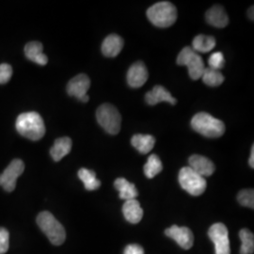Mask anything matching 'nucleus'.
<instances>
[{
	"mask_svg": "<svg viewBox=\"0 0 254 254\" xmlns=\"http://www.w3.org/2000/svg\"><path fill=\"white\" fill-rule=\"evenodd\" d=\"M16 130L21 136L30 140H39L46 134L45 122L41 115L34 111L20 114L15 124Z\"/></svg>",
	"mask_w": 254,
	"mask_h": 254,
	"instance_id": "obj_1",
	"label": "nucleus"
},
{
	"mask_svg": "<svg viewBox=\"0 0 254 254\" xmlns=\"http://www.w3.org/2000/svg\"><path fill=\"white\" fill-rule=\"evenodd\" d=\"M191 127L206 137H219L225 132L224 123L206 112L197 113L191 120Z\"/></svg>",
	"mask_w": 254,
	"mask_h": 254,
	"instance_id": "obj_2",
	"label": "nucleus"
},
{
	"mask_svg": "<svg viewBox=\"0 0 254 254\" xmlns=\"http://www.w3.org/2000/svg\"><path fill=\"white\" fill-rule=\"evenodd\" d=\"M147 17L155 27H171L177 20V9L169 1L157 2L148 9Z\"/></svg>",
	"mask_w": 254,
	"mask_h": 254,
	"instance_id": "obj_3",
	"label": "nucleus"
},
{
	"mask_svg": "<svg viewBox=\"0 0 254 254\" xmlns=\"http://www.w3.org/2000/svg\"><path fill=\"white\" fill-rule=\"evenodd\" d=\"M37 223L53 245L64 244L66 238L65 230L51 213L46 211L40 213L37 217Z\"/></svg>",
	"mask_w": 254,
	"mask_h": 254,
	"instance_id": "obj_4",
	"label": "nucleus"
},
{
	"mask_svg": "<svg viewBox=\"0 0 254 254\" xmlns=\"http://www.w3.org/2000/svg\"><path fill=\"white\" fill-rule=\"evenodd\" d=\"M96 119L102 128L110 135H117L120 132L122 117L114 106L103 104L96 111Z\"/></svg>",
	"mask_w": 254,
	"mask_h": 254,
	"instance_id": "obj_5",
	"label": "nucleus"
},
{
	"mask_svg": "<svg viewBox=\"0 0 254 254\" xmlns=\"http://www.w3.org/2000/svg\"><path fill=\"white\" fill-rule=\"evenodd\" d=\"M178 179L182 189L192 196H200L207 187L205 178L195 173L190 167L182 168Z\"/></svg>",
	"mask_w": 254,
	"mask_h": 254,
	"instance_id": "obj_6",
	"label": "nucleus"
},
{
	"mask_svg": "<svg viewBox=\"0 0 254 254\" xmlns=\"http://www.w3.org/2000/svg\"><path fill=\"white\" fill-rule=\"evenodd\" d=\"M177 64L188 67L189 74L193 80L200 79L205 69L202 58L189 46L182 49L177 57Z\"/></svg>",
	"mask_w": 254,
	"mask_h": 254,
	"instance_id": "obj_7",
	"label": "nucleus"
},
{
	"mask_svg": "<svg viewBox=\"0 0 254 254\" xmlns=\"http://www.w3.org/2000/svg\"><path fill=\"white\" fill-rule=\"evenodd\" d=\"M209 238L215 244L216 254H231L229 232L223 223H215L208 230Z\"/></svg>",
	"mask_w": 254,
	"mask_h": 254,
	"instance_id": "obj_8",
	"label": "nucleus"
},
{
	"mask_svg": "<svg viewBox=\"0 0 254 254\" xmlns=\"http://www.w3.org/2000/svg\"><path fill=\"white\" fill-rule=\"evenodd\" d=\"M24 171L25 164L21 159L12 160L3 173L0 174V186L7 192L14 190L17 179Z\"/></svg>",
	"mask_w": 254,
	"mask_h": 254,
	"instance_id": "obj_9",
	"label": "nucleus"
},
{
	"mask_svg": "<svg viewBox=\"0 0 254 254\" xmlns=\"http://www.w3.org/2000/svg\"><path fill=\"white\" fill-rule=\"evenodd\" d=\"M91 87V79L85 73L77 74L67 85V92L70 96L75 97L83 103H87L90 97L87 94Z\"/></svg>",
	"mask_w": 254,
	"mask_h": 254,
	"instance_id": "obj_10",
	"label": "nucleus"
},
{
	"mask_svg": "<svg viewBox=\"0 0 254 254\" xmlns=\"http://www.w3.org/2000/svg\"><path fill=\"white\" fill-rule=\"evenodd\" d=\"M166 236L171 237L184 250H190L194 243V236L188 227H178L173 225L165 231Z\"/></svg>",
	"mask_w": 254,
	"mask_h": 254,
	"instance_id": "obj_11",
	"label": "nucleus"
},
{
	"mask_svg": "<svg viewBox=\"0 0 254 254\" xmlns=\"http://www.w3.org/2000/svg\"><path fill=\"white\" fill-rule=\"evenodd\" d=\"M148 79V70L145 64L137 62L133 64L127 72V83L132 88L142 87Z\"/></svg>",
	"mask_w": 254,
	"mask_h": 254,
	"instance_id": "obj_12",
	"label": "nucleus"
},
{
	"mask_svg": "<svg viewBox=\"0 0 254 254\" xmlns=\"http://www.w3.org/2000/svg\"><path fill=\"white\" fill-rule=\"evenodd\" d=\"M190 168L200 176L208 177L215 173V165L205 156L200 154H193L189 159Z\"/></svg>",
	"mask_w": 254,
	"mask_h": 254,
	"instance_id": "obj_13",
	"label": "nucleus"
},
{
	"mask_svg": "<svg viewBox=\"0 0 254 254\" xmlns=\"http://www.w3.org/2000/svg\"><path fill=\"white\" fill-rule=\"evenodd\" d=\"M145 100L150 106H155L161 102H167L172 105H176L177 103L171 92L166 90L163 86H155L152 91H148L146 93Z\"/></svg>",
	"mask_w": 254,
	"mask_h": 254,
	"instance_id": "obj_14",
	"label": "nucleus"
},
{
	"mask_svg": "<svg viewBox=\"0 0 254 254\" xmlns=\"http://www.w3.org/2000/svg\"><path fill=\"white\" fill-rule=\"evenodd\" d=\"M124 47V40L117 34H110L102 44V53L108 58L117 57Z\"/></svg>",
	"mask_w": 254,
	"mask_h": 254,
	"instance_id": "obj_15",
	"label": "nucleus"
},
{
	"mask_svg": "<svg viewBox=\"0 0 254 254\" xmlns=\"http://www.w3.org/2000/svg\"><path fill=\"white\" fill-rule=\"evenodd\" d=\"M205 19L209 25L219 28L226 27L229 23V18L225 9L219 5L210 8L205 13Z\"/></svg>",
	"mask_w": 254,
	"mask_h": 254,
	"instance_id": "obj_16",
	"label": "nucleus"
},
{
	"mask_svg": "<svg viewBox=\"0 0 254 254\" xmlns=\"http://www.w3.org/2000/svg\"><path fill=\"white\" fill-rule=\"evenodd\" d=\"M123 213L127 221L132 224L138 223L143 217V210L136 199L126 200L123 206Z\"/></svg>",
	"mask_w": 254,
	"mask_h": 254,
	"instance_id": "obj_17",
	"label": "nucleus"
},
{
	"mask_svg": "<svg viewBox=\"0 0 254 254\" xmlns=\"http://www.w3.org/2000/svg\"><path fill=\"white\" fill-rule=\"evenodd\" d=\"M43 49L44 47L40 42H30L25 46V55L29 61L44 66L48 63V59Z\"/></svg>",
	"mask_w": 254,
	"mask_h": 254,
	"instance_id": "obj_18",
	"label": "nucleus"
},
{
	"mask_svg": "<svg viewBox=\"0 0 254 254\" xmlns=\"http://www.w3.org/2000/svg\"><path fill=\"white\" fill-rule=\"evenodd\" d=\"M72 150V139L70 137L64 136L56 139L54 145L50 150V154L56 162L61 161L64 156H66Z\"/></svg>",
	"mask_w": 254,
	"mask_h": 254,
	"instance_id": "obj_19",
	"label": "nucleus"
},
{
	"mask_svg": "<svg viewBox=\"0 0 254 254\" xmlns=\"http://www.w3.org/2000/svg\"><path fill=\"white\" fill-rule=\"evenodd\" d=\"M114 187L119 191V197L122 200H134L138 196L135 185L125 178H118L114 182Z\"/></svg>",
	"mask_w": 254,
	"mask_h": 254,
	"instance_id": "obj_20",
	"label": "nucleus"
},
{
	"mask_svg": "<svg viewBox=\"0 0 254 254\" xmlns=\"http://www.w3.org/2000/svg\"><path fill=\"white\" fill-rule=\"evenodd\" d=\"M131 143L140 154H146L153 150L155 143V138L151 135L136 134L132 137Z\"/></svg>",
	"mask_w": 254,
	"mask_h": 254,
	"instance_id": "obj_21",
	"label": "nucleus"
},
{
	"mask_svg": "<svg viewBox=\"0 0 254 254\" xmlns=\"http://www.w3.org/2000/svg\"><path fill=\"white\" fill-rule=\"evenodd\" d=\"M216 46V40L214 37L206 35H198L195 37L192 42V49L198 53H207L213 50Z\"/></svg>",
	"mask_w": 254,
	"mask_h": 254,
	"instance_id": "obj_22",
	"label": "nucleus"
},
{
	"mask_svg": "<svg viewBox=\"0 0 254 254\" xmlns=\"http://www.w3.org/2000/svg\"><path fill=\"white\" fill-rule=\"evenodd\" d=\"M78 177L83 182L87 190H96L101 187V182L96 178L95 173L91 170L80 169L78 172Z\"/></svg>",
	"mask_w": 254,
	"mask_h": 254,
	"instance_id": "obj_23",
	"label": "nucleus"
},
{
	"mask_svg": "<svg viewBox=\"0 0 254 254\" xmlns=\"http://www.w3.org/2000/svg\"><path fill=\"white\" fill-rule=\"evenodd\" d=\"M162 169H163V166L160 158L154 154H151L148 157L147 163L144 165V168H143L144 174L149 179L154 178V176H156L158 173H161Z\"/></svg>",
	"mask_w": 254,
	"mask_h": 254,
	"instance_id": "obj_24",
	"label": "nucleus"
},
{
	"mask_svg": "<svg viewBox=\"0 0 254 254\" xmlns=\"http://www.w3.org/2000/svg\"><path fill=\"white\" fill-rule=\"evenodd\" d=\"M202 81L204 84L210 87H218L224 81V76L218 70H214L212 68H205L201 74Z\"/></svg>",
	"mask_w": 254,
	"mask_h": 254,
	"instance_id": "obj_25",
	"label": "nucleus"
},
{
	"mask_svg": "<svg viewBox=\"0 0 254 254\" xmlns=\"http://www.w3.org/2000/svg\"><path fill=\"white\" fill-rule=\"evenodd\" d=\"M239 237L242 242V245L240 248V254H254V234L248 229H242L239 232Z\"/></svg>",
	"mask_w": 254,
	"mask_h": 254,
	"instance_id": "obj_26",
	"label": "nucleus"
},
{
	"mask_svg": "<svg viewBox=\"0 0 254 254\" xmlns=\"http://www.w3.org/2000/svg\"><path fill=\"white\" fill-rule=\"evenodd\" d=\"M237 200L243 206L254 209V190H241L237 195Z\"/></svg>",
	"mask_w": 254,
	"mask_h": 254,
	"instance_id": "obj_27",
	"label": "nucleus"
},
{
	"mask_svg": "<svg viewBox=\"0 0 254 254\" xmlns=\"http://www.w3.org/2000/svg\"><path fill=\"white\" fill-rule=\"evenodd\" d=\"M209 68H212L214 70L219 71L222 69L225 65V60L224 56L221 52H215L209 57L208 60Z\"/></svg>",
	"mask_w": 254,
	"mask_h": 254,
	"instance_id": "obj_28",
	"label": "nucleus"
},
{
	"mask_svg": "<svg viewBox=\"0 0 254 254\" xmlns=\"http://www.w3.org/2000/svg\"><path fill=\"white\" fill-rule=\"evenodd\" d=\"M9 234L5 228H0V254H6L9 250Z\"/></svg>",
	"mask_w": 254,
	"mask_h": 254,
	"instance_id": "obj_29",
	"label": "nucleus"
},
{
	"mask_svg": "<svg viewBox=\"0 0 254 254\" xmlns=\"http://www.w3.org/2000/svg\"><path fill=\"white\" fill-rule=\"evenodd\" d=\"M12 75V68L9 64H0V84H5L9 81Z\"/></svg>",
	"mask_w": 254,
	"mask_h": 254,
	"instance_id": "obj_30",
	"label": "nucleus"
},
{
	"mask_svg": "<svg viewBox=\"0 0 254 254\" xmlns=\"http://www.w3.org/2000/svg\"><path fill=\"white\" fill-rule=\"evenodd\" d=\"M124 254H144V250L141 246L132 244L127 246Z\"/></svg>",
	"mask_w": 254,
	"mask_h": 254,
	"instance_id": "obj_31",
	"label": "nucleus"
},
{
	"mask_svg": "<svg viewBox=\"0 0 254 254\" xmlns=\"http://www.w3.org/2000/svg\"><path fill=\"white\" fill-rule=\"evenodd\" d=\"M249 164L252 168H254V146L252 147V154H251V157L249 160Z\"/></svg>",
	"mask_w": 254,
	"mask_h": 254,
	"instance_id": "obj_32",
	"label": "nucleus"
},
{
	"mask_svg": "<svg viewBox=\"0 0 254 254\" xmlns=\"http://www.w3.org/2000/svg\"><path fill=\"white\" fill-rule=\"evenodd\" d=\"M249 16L252 20H254V7H252L249 10Z\"/></svg>",
	"mask_w": 254,
	"mask_h": 254,
	"instance_id": "obj_33",
	"label": "nucleus"
}]
</instances>
